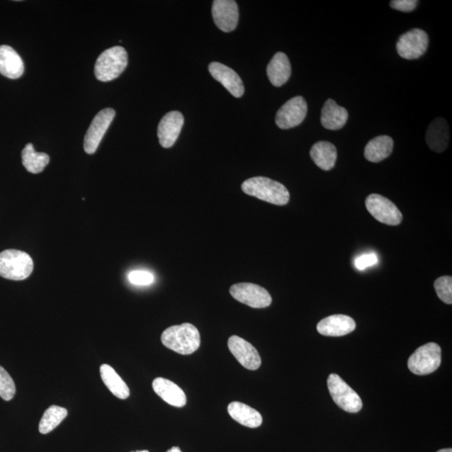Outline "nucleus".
Listing matches in <instances>:
<instances>
[{
	"label": "nucleus",
	"instance_id": "ddd939ff",
	"mask_svg": "<svg viewBox=\"0 0 452 452\" xmlns=\"http://www.w3.org/2000/svg\"><path fill=\"white\" fill-rule=\"evenodd\" d=\"M215 25L220 30L232 32L237 28L239 21V9L233 0H215L212 6Z\"/></svg>",
	"mask_w": 452,
	"mask_h": 452
},
{
	"label": "nucleus",
	"instance_id": "6ab92c4d",
	"mask_svg": "<svg viewBox=\"0 0 452 452\" xmlns=\"http://www.w3.org/2000/svg\"><path fill=\"white\" fill-rule=\"evenodd\" d=\"M25 72L20 55L9 45H0V74L11 79H18Z\"/></svg>",
	"mask_w": 452,
	"mask_h": 452
},
{
	"label": "nucleus",
	"instance_id": "7c9ffc66",
	"mask_svg": "<svg viewBox=\"0 0 452 452\" xmlns=\"http://www.w3.org/2000/svg\"><path fill=\"white\" fill-rule=\"evenodd\" d=\"M378 256L375 253L363 254L354 261V266L359 271H363L377 264Z\"/></svg>",
	"mask_w": 452,
	"mask_h": 452
},
{
	"label": "nucleus",
	"instance_id": "f704fd0d",
	"mask_svg": "<svg viewBox=\"0 0 452 452\" xmlns=\"http://www.w3.org/2000/svg\"><path fill=\"white\" fill-rule=\"evenodd\" d=\"M133 452H149V451H147V450H144V451H133Z\"/></svg>",
	"mask_w": 452,
	"mask_h": 452
},
{
	"label": "nucleus",
	"instance_id": "393cba45",
	"mask_svg": "<svg viewBox=\"0 0 452 452\" xmlns=\"http://www.w3.org/2000/svg\"><path fill=\"white\" fill-rule=\"evenodd\" d=\"M101 380L113 395L121 400H126L130 395V390L125 382L108 364H103L100 368Z\"/></svg>",
	"mask_w": 452,
	"mask_h": 452
},
{
	"label": "nucleus",
	"instance_id": "4468645a",
	"mask_svg": "<svg viewBox=\"0 0 452 452\" xmlns=\"http://www.w3.org/2000/svg\"><path fill=\"white\" fill-rule=\"evenodd\" d=\"M184 118L181 113L173 111L161 119L158 127V137L161 146L169 149L177 141L183 126Z\"/></svg>",
	"mask_w": 452,
	"mask_h": 452
},
{
	"label": "nucleus",
	"instance_id": "1a4fd4ad",
	"mask_svg": "<svg viewBox=\"0 0 452 452\" xmlns=\"http://www.w3.org/2000/svg\"><path fill=\"white\" fill-rule=\"evenodd\" d=\"M230 293L238 302L253 308H265L272 302L270 293L265 288L253 283L235 284L230 288Z\"/></svg>",
	"mask_w": 452,
	"mask_h": 452
},
{
	"label": "nucleus",
	"instance_id": "cd10ccee",
	"mask_svg": "<svg viewBox=\"0 0 452 452\" xmlns=\"http://www.w3.org/2000/svg\"><path fill=\"white\" fill-rule=\"evenodd\" d=\"M16 392L15 382L9 373L0 366V397L6 401L11 400Z\"/></svg>",
	"mask_w": 452,
	"mask_h": 452
},
{
	"label": "nucleus",
	"instance_id": "39448f33",
	"mask_svg": "<svg viewBox=\"0 0 452 452\" xmlns=\"http://www.w3.org/2000/svg\"><path fill=\"white\" fill-rule=\"evenodd\" d=\"M327 387L332 398L339 408L349 413L361 412L363 407L361 398L342 378L332 373L327 379Z\"/></svg>",
	"mask_w": 452,
	"mask_h": 452
},
{
	"label": "nucleus",
	"instance_id": "f8f14e48",
	"mask_svg": "<svg viewBox=\"0 0 452 452\" xmlns=\"http://www.w3.org/2000/svg\"><path fill=\"white\" fill-rule=\"evenodd\" d=\"M228 348L233 356L249 371H256L261 366V358L255 347L238 336H232L228 340Z\"/></svg>",
	"mask_w": 452,
	"mask_h": 452
},
{
	"label": "nucleus",
	"instance_id": "72a5a7b5",
	"mask_svg": "<svg viewBox=\"0 0 452 452\" xmlns=\"http://www.w3.org/2000/svg\"><path fill=\"white\" fill-rule=\"evenodd\" d=\"M437 452H452V449L451 448L441 449L440 451H438Z\"/></svg>",
	"mask_w": 452,
	"mask_h": 452
},
{
	"label": "nucleus",
	"instance_id": "aec40b11",
	"mask_svg": "<svg viewBox=\"0 0 452 452\" xmlns=\"http://www.w3.org/2000/svg\"><path fill=\"white\" fill-rule=\"evenodd\" d=\"M349 118L348 111L340 107L333 99H327L322 109L321 123L329 130H339L344 127Z\"/></svg>",
	"mask_w": 452,
	"mask_h": 452
},
{
	"label": "nucleus",
	"instance_id": "9b49d317",
	"mask_svg": "<svg viewBox=\"0 0 452 452\" xmlns=\"http://www.w3.org/2000/svg\"><path fill=\"white\" fill-rule=\"evenodd\" d=\"M307 104L303 96H295L286 103L276 115V123L281 129H290L300 125L305 119Z\"/></svg>",
	"mask_w": 452,
	"mask_h": 452
},
{
	"label": "nucleus",
	"instance_id": "412c9836",
	"mask_svg": "<svg viewBox=\"0 0 452 452\" xmlns=\"http://www.w3.org/2000/svg\"><path fill=\"white\" fill-rule=\"evenodd\" d=\"M266 72L272 85L276 87L283 86L292 74L288 55L283 52L276 53L267 66Z\"/></svg>",
	"mask_w": 452,
	"mask_h": 452
},
{
	"label": "nucleus",
	"instance_id": "c85d7f7f",
	"mask_svg": "<svg viewBox=\"0 0 452 452\" xmlns=\"http://www.w3.org/2000/svg\"><path fill=\"white\" fill-rule=\"evenodd\" d=\"M434 287L437 296L442 302L449 304L452 303V278L450 276H441L436 280Z\"/></svg>",
	"mask_w": 452,
	"mask_h": 452
},
{
	"label": "nucleus",
	"instance_id": "2f4dec72",
	"mask_svg": "<svg viewBox=\"0 0 452 452\" xmlns=\"http://www.w3.org/2000/svg\"><path fill=\"white\" fill-rule=\"evenodd\" d=\"M419 1L417 0H393L390 1V6L395 11L402 12H412L417 8Z\"/></svg>",
	"mask_w": 452,
	"mask_h": 452
},
{
	"label": "nucleus",
	"instance_id": "2eb2a0df",
	"mask_svg": "<svg viewBox=\"0 0 452 452\" xmlns=\"http://www.w3.org/2000/svg\"><path fill=\"white\" fill-rule=\"evenodd\" d=\"M211 76L222 84L235 98H241L244 91L241 77L232 68L219 62H212L209 66Z\"/></svg>",
	"mask_w": 452,
	"mask_h": 452
},
{
	"label": "nucleus",
	"instance_id": "a878e982",
	"mask_svg": "<svg viewBox=\"0 0 452 452\" xmlns=\"http://www.w3.org/2000/svg\"><path fill=\"white\" fill-rule=\"evenodd\" d=\"M50 162V156L45 153H37L32 144H28L22 150V163L28 172L40 174Z\"/></svg>",
	"mask_w": 452,
	"mask_h": 452
},
{
	"label": "nucleus",
	"instance_id": "473e14b6",
	"mask_svg": "<svg viewBox=\"0 0 452 452\" xmlns=\"http://www.w3.org/2000/svg\"><path fill=\"white\" fill-rule=\"evenodd\" d=\"M167 452H182V451L181 450V448H179V447L174 446L172 447L171 449H169Z\"/></svg>",
	"mask_w": 452,
	"mask_h": 452
},
{
	"label": "nucleus",
	"instance_id": "20e7f679",
	"mask_svg": "<svg viewBox=\"0 0 452 452\" xmlns=\"http://www.w3.org/2000/svg\"><path fill=\"white\" fill-rule=\"evenodd\" d=\"M34 269V262L26 252L6 250L0 253V276L13 280H26Z\"/></svg>",
	"mask_w": 452,
	"mask_h": 452
},
{
	"label": "nucleus",
	"instance_id": "0eeeda50",
	"mask_svg": "<svg viewBox=\"0 0 452 452\" xmlns=\"http://www.w3.org/2000/svg\"><path fill=\"white\" fill-rule=\"evenodd\" d=\"M366 208L373 218L388 225H398L402 222L403 215L393 202L377 193L367 197Z\"/></svg>",
	"mask_w": 452,
	"mask_h": 452
},
{
	"label": "nucleus",
	"instance_id": "f03ea898",
	"mask_svg": "<svg viewBox=\"0 0 452 452\" xmlns=\"http://www.w3.org/2000/svg\"><path fill=\"white\" fill-rule=\"evenodd\" d=\"M242 190L248 196L276 205H286L290 200V193L283 183L266 177H254L247 179L242 186Z\"/></svg>",
	"mask_w": 452,
	"mask_h": 452
},
{
	"label": "nucleus",
	"instance_id": "c756f323",
	"mask_svg": "<svg viewBox=\"0 0 452 452\" xmlns=\"http://www.w3.org/2000/svg\"><path fill=\"white\" fill-rule=\"evenodd\" d=\"M128 280L133 285L149 286L154 283V276L147 271H133L128 274Z\"/></svg>",
	"mask_w": 452,
	"mask_h": 452
},
{
	"label": "nucleus",
	"instance_id": "dca6fc26",
	"mask_svg": "<svg viewBox=\"0 0 452 452\" xmlns=\"http://www.w3.org/2000/svg\"><path fill=\"white\" fill-rule=\"evenodd\" d=\"M356 324L352 317L337 315L324 318L317 326L318 333L327 337H341L352 333Z\"/></svg>",
	"mask_w": 452,
	"mask_h": 452
},
{
	"label": "nucleus",
	"instance_id": "423d86ee",
	"mask_svg": "<svg viewBox=\"0 0 452 452\" xmlns=\"http://www.w3.org/2000/svg\"><path fill=\"white\" fill-rule=\"evenodd\" d=\"M441 363V349L436 343H429L416 350L408 361V368L414 375H426L435 372Z\"/></svg>",
	"mask_w": 452,
	"mask_h": 452
},
{
	"label": "nucleus",
	"instance_id": "7ed1b4c3",
	"mask_svg": "<svg viewBox=\"0 0 452 452\" xmlns=\"http://www.w3.org/2000/svg\"><path fill=\"white\" fill-rule=\"evenodd\" d=\"M128 66V53L122 46L106 50L96 60L95 76L96 79L108 82L116 79Z\"/></svg>",
	"mask_w": 452,
	"mask_h": 452
},
{
	"label": "nucleus",
	"instance_id": "bb28decb",
	"mask_svg": "<svg viewBox=\"0 0 452 452\" xmlns=\"http://www.w3.org/2000/svg\"><path fill=\"white\" fill-rule=\"evenodd\" d=\"M67 409L57 405H52L45 410L39 424L41 434H48L55 430L67 417Z\"/></svg>",
	"mask_w": 452,
	"mask_h": 452
},
{
	"label": "nucleus",
	"instance_id": "b1692460",
	"mask_svg": "<svg viewBox=\"0 0 452 452\" xmlns=\"http://www.w3.org/2000/svg\"><path fill=\"white\" fill-rule=\"evenodd\" d=\"M394 149V141L390 136L383 135L373 138L364 149V157L372 163H379L388 158Z\"/></svg>",
	"mask_w": 452,
	"mask_h": 452
},
{
	"label": "nucleus",
	"instance_id": "9d476101",
	"mask_svg": "<svg viewBox=\"0 0 452 452\" xmlns=\"http://www.w3.org/2000/svg\"><path fill=\"white\" fill-rule=\"evenodd\" d=\"M116 115L113 108L100 111L91 123L84 140V149L86 154H94L98 150L100 142L108 131Z\"/></svg>",
	"mask_w": 452,
	"mask_h": 452
},
{
	"label": "nucleus",
	"instance_id": "4be33fe9",
	"mask_svg": "<svg viewBox=\"0 0 452 452\" xmlns=\"http://www.w3.org/2000/svg\"><path fill=\"white\" fill-rule=\"evenodd\" d=\"M227 409L230 417L244 426L257 428L261 426V414L246 404L234 401L228 405Z\"/></svg>",
	"mask_w": 452,
	"mask_h": 452
},
{
	"label": "nucleus",
	"instance_id": "6e6552de",
	"mask_svg": "<svg viewBox=\"0 0 452 452\" xmlns=\"http://www.w3.org/2000/svg\"><path fill=\"white\" fill-rule=\"evenodd\" d=\"M429 46V36L421 29H413L403 34L399 38L396 49L400 57L416 60L426 52Z\"/></svg>",
	"mask_w": 452,
	"mask_h": 452
},
{
	"label": "nucleus",
	"instance_id": "a211bd4d",
	"mask_svg": "<svg viewBox=\"0 0 452 452\" xmlns=\"http://www.w3.org/2000/svg\"><path fill=\"white\" fill-rule=\"evenodd\" d=\"M426 140L430 149L436 153H442L447 149L450 141V128L444 118H438L429 125Z\"/></svg>",
	"mask_w": 452,
	"mask_h": 452
},
{
	"label": "nucleus",
	"instance_id": "f257e3e1",
	"mask_svg": "<svg viewBox=\"0 0 452 452\" xmlns=\"http://www.w3.org/2000/svg\"><path fill=\"white\" fill-rule=\"evenodd\" d=\"M161 341L166 348L182 355L192 354L200 347V334L196 326L183 324L168 327Z\"/></svg>",
	"mask_w": 452,
	"mask_h": 452
},
{
	"label": "nucleus",
	"instance_id": "5701e85b",
	"mask_svg": "<svg viewBox=\"0 0 452 452\" xmlns=\"http://www.w3.org/2000/svg\"><path fill=\"white\" fill-rule=\"evenodd\" d=\"M310 156L317 167L324 170V171H329L335 166L338 154H337L336 147L333 144L329 142L321 141L316 142L312 147Z\"/></svg>",
	"mask_w": 452,
	"mask_h": 452
},
{
	"label": "nucleus",
	"instance_id": "f3484780",
	"mask_svg": "<svg viewBox=\"0 0 452 452\" xmlns=\"http://www.w3.org/2000/svg\"><path fill=\"white\" fill-rule=\"evenodd\" d=\"M153 389L161 399L173 407L181 408L187 403L186 395L181 387L164 378H157L153 381Z\"/></svg>",
	"mask_w": 452,
	"mask_h": 452
}]
</instances>
